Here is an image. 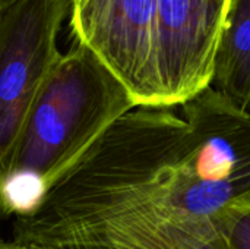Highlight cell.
<instances>
[{
	"label": "cell",
	"mask_w": 250,
	"mask_h": 249,
	"mask_svg": "<svg viewBox=\"0 0 250 249\" xmlns=\"http://www.w3.org/2000/svg\"><path fill=\"white\" fill-rule=\"evenodd\" d=\"M21 249H108L100 245H83V244H66V245H47V247H26Z\"/></svg>",
	"instance_id": "cell-9"
},
{
	"label": "cell",
	"mask_w": 250,
	"mask_h": 249,
	"mask_svg": "<svg viewBox=\"0 0 250 249\" xmlns=\"http://www.w3.org/2000/svg\"><path fill=\"white\" fill-rule=\"evenodd\" d=\"M209 87L250 113V0H230Z\"/></svg>",
	"instance_id": "cell-6"
},
{
	"label": "cell",
	"mask_w": 250,
	"mask_h": 249,
	"mask_svg": "<svg viewBox=\"0 0 250 249\" xmlns=\"http://www.w3.org/2000/svg\"><path fill=\"white\" fill-rule=\"evenodd\" d=\"M126 87L85 45L73 43L37 94L0 169V213H34L50 189L125 114Z\"/></svg>",
	"instance_id": "cell-3"
},
{
	"label": "cell",
	"mask_w": 250,
	"mask_h": 249,
	"mask_svg": "<svg viewBox=\"0 0 250 249\" xmlns=\"http://www.w3.org/2000/svg\"><path fill=\"white\" fill-rule=\"evenodd\" d=\"M0 249H21L16 244L13 242H4V241H0Z\"/></svg>",
	"instance_id": "cell-10"
},
{
	"label": "cell",
	"mask_w": 250,
	"mask_h": 249,
	"mask_svg": "<svg viewBox=\"0 0 250 249\" xmlns=\"http://www.w3.org/2000/svg\"><path fill=\"white\" fill-rule=\"evenodd\" d=\"M229 249H250V207L230 216L220 227Z\"/></svg>",
	"instance_id": "cell-8"
},
{
	"label": "cell",
	"mask_w": 250,
	"mask_h": 249,
	"mask_svg": "<svg viewBox=\"0 0 250 249\" xmlns=\"http://www.w3.org/2000/svg\"><path fill=\"white\" fill-rule=\"evenodd\" d=\"M7 1H9V0H0V6L4 4V3H7Z\"/></svg>",
	"instance_id": "cell-11"
},
{
	"label": "cell",
	"mask_w": 250,
	"mask_h": 249,
	"mask_svg": "<svg viewBox=\"0 0 250 249\" xmlns=\"http://www.w3.org/2000/svg\"><path fill=\"white\" fill-rule=\"evenodd\" d=\"M177 249H229L224 236L212 226L176 229Z\"/></svg>",
	"instance_id": "cell-7"
},
{
	"label": "cell",
	"mask_w": 250,
	"mask_h": 249,
	"mask_svg": "<svg viewBox=\"0 0 250 249\" xmlns=\"http://www.w3.org/2000/svg\"><path fill=\"white\" fill-rule=\"evenodd\" d=\"M230 0H69L88 47L136 107L174 109L209 87Z\"/></svg>",
	"instance_id": "cell-2"
},
{
	"label": "cell",
	"mask_w": 250,
	"mask_h": 249,
	"mask_svg": "<svg viewBox=\"0 0 250 249\" xmlns=\"http://www.w3.org/2000/svg\"><path fill=\"white\" fill-rule=\"evenodd\" d=\"M182 125L171 109L136 107L120 117L34 213L15 219L12 242L177 249L158 172Z\"/></svg>",
	"instance_id": "cell-1"
},
{
	"label": "cell",
	"mask_w": 250,
	"mask_h": 249,
	"mask_svg": "<svg viewBox=\"0 0 250 249\" xmlns=\"http://www.w3.org/2000/svg\"><path fill=\"white\" fill-rule=\"evenodd\" d=\"M69 10V0H9L0 6V169L62 57L57 37Z\"/></svg>",
	"instance_id": "cell-5"
},
{
	"label": "cell",
	"mask_w": 250,
	"mask_h": 249,
	"mask_svg": "<svg viewBox=\"0 0 250 249\" xmlns=\"http://www.w3.org/2000/svg\"><path fill=\"white\" fill-rule=\"evenodd\" d=\"M183 126L160 167L173 229L221 225L250 207V113L211 87L180 106Z\"/></svg>",
	"instance_id": "cell-4"
}]
</instances>
